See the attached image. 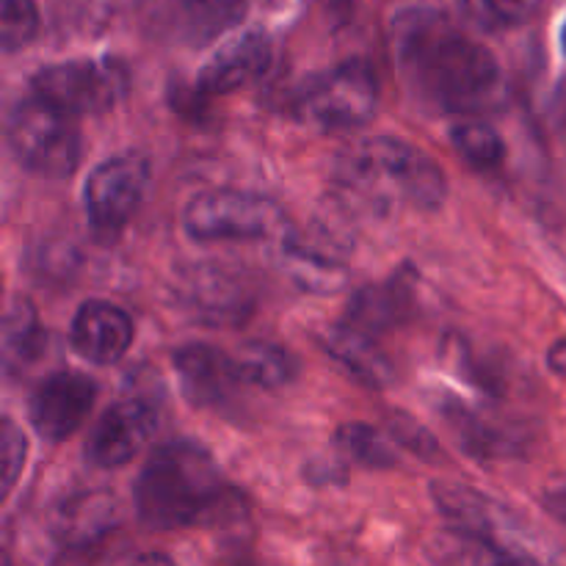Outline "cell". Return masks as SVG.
I'll return each instance as SVG.
<instances>
[{
	"label": "cell",
	"instance_id": "cell-27",
	"mask_svg": "<svg viewBox=\"0 0 566 566\" xmlns=\"http://www.w3.org/2000/svg\"><path fill=\"white\" fill-rule=\"evenodd\" d=\"M387 426H390L392 440H396L401 448H407L409 453H415V457L420 459L440 457V442H437V437L431 434L426 426H420L418 420L409 418V415H392V418L387 420Z\"/></svg>",
	"mask_w": 566,
	"mask_h": 566
},
{
	"label": "cell",
	"instance_id": "cell-22",
	"mask_svg": "<svg viewBox=\"0 0 566 566\" xmlns=\"http://www.w3.org/2000/svg\"><path fill=\"white\" fill-rule=\"evenodd\" d=\"M451 144L459 158L468 160L473 169L492 171L506 160V144L492 125L481 119H464L451 127Z\"/></svg>",
	"mask_w": 566,
	"mask_h": 566
},
{
	"label": "cell",
	"instance_id": "cell-25",
	"mask_svg": "<svg viewBox=\"0 0 566 566\" xmlns=\"http://www.w3.org/2000/svg\"><path fill=\"white\" fill-rule=\"evenodd\" d=\"M0 39L6 53L25 48L39 31V11L33 0H3L0 3Z\"/></svg>",
	"mask_w": 566,
	"mask_h": 566
},
{
	"label": "cell",
	"instance_id": "cell-15",
	"mask_svg": "<svg viewBox=\"0 0 566 566\" xmlns=\"http://www.w3.org/2000/svg\"><path fill=\"white\" fill-rule=\"evenodd\" d=\"M326 348L365 387L381 390V387H387L392 381V363L379 348L376 335L359 329L352 321H343V324L332 326L329 335H326Z\"/></svg>",
	"mask_w": 566,
	"mask_h": 566
},
{
	"label": "cell",
	"instance_id": "cell-31",
	"mask_svg": "<svg viewBox=\"0 0 566 566\" xmlns=\"http://www.w3.org/2000/svg\"><path fill=\"white\" fill-rule=\"evenodd\" d=\"M562 42H564V50H566V25H564V33H562Z\"/></svg>",
	"mask_w": 566,
	"mask_h": 566
},
{
	"label": "cell",
	"instance_id": "cell-7",
	"mask_svg": "<svg viewBox=\"0 0 566 566\" xmlns=\"http://www.w3.org/2000/svg\"><path fill=\"white\" fill-rule=\"evenodd\" d=\"M127 70L119 61H61L33 75L36 97L55 105L66 116H97L114 108L127 92Z\"/></svg>",
	"mask_w": 566,
	"mask_h": 566
},
{
	"label": "cell",
	"instance_id": "cell-28",
	"mask_svg": "<svg viewBox=\"0 0 566 566\" xmlns=\"http://www.w3.org/2000/svg\"><path fill=\"white\" fill-rule=\"evenodd\" d=\"M3 429H0V453H3V492L9 495L14 490L17 479H20L22 468H25L28 457V440L22 434L20 426L11 418H3Z\"/></svg>",
	"mask_w": 566,
	"mask_h": 566
},
{
	"label": "cell",
	"instance_id": "cell-8",
	"mask_svg": "<svg viewBox=\"0 0 566 566\" xmlns=\"http://www.w3.org/2000/svg\"><path fill=\"white\" fill-rule=\"evenodd\" d=\"M149 160L122 153L103 160L86 180V213L99 232H116L142 210L149 191Z\"/></svg>",
	"mask_w": 566,
	"mask_h": 566
},
{
	"label": "cell",
	"instance_id": "cell-5",
	"mask_svg": "<svg viewBox=\"0 0 566 566\" xmlns=\"http://www.w3.org/2000/svg\"><path fill=\"white\" fill-rule=\"evenodd\" d=\"M296 116L324 130H354L379 111V83L365 61H346L310 77L296 94Z\"/></svg>",
	"mask_w": 566,
	"mask_h": 566
},
{
	"label": "cell",
	"instance_id": "cell-17",
	"mask_svg": "<svg viewBox=\"0 0 566 566\" xmlns=\"http://www.w3.org/2000/svg\"><path fill=\"white\" fill-rule=\"evenodd\" d=\"M188 304L199 318L208 321H232L243 315V293L232 276L216 269H197L191 280L186 282Z\"/></svg>",
	"mask_w": 566,
	"mask_h": 566
},
{
	"label": "cell",
	"instance_id": "cell-20",
	"mask_svg": "<svg viewBox=\"0 0 566 566\" xmlns=\"http://www.w3.org/2000/svg\"><path fill=\"white\" fill-rule=\"evenodd\" d=\"M235 363L243 385L260 387V390H280L287 381H293L298 370L296 357L285 346H276L269 340L247 343Z\"/></svg>",
	"mask_w": 566,
	"mask_h": 566
},
{
	"label": "cell",
	"instance_id": "cell-3",
	"mask_svg": "<svg viewBox=\"0 0 566 566\" xmlns=\"http://www.w3.org/2000/svg\"><path fill=\"white\" fill-rule=\"evenodd\" d=\"M335 186L370 210H437L448 182L440 166L415 144L390 136L348 144L335 158Z\"/></svg>",
	"mask_w": 566,
	"mask_h": 566
},
{
	"label": "cell",
	"instance_id": "cell-30",
	"mask_svg": "<svg viewBox=\"0 0 566 566\" xmlns=\"http://www.w3.org/2000/svg\"><path fill=\"white\" fill-rule=\"evenodd\" d=\"M127 566H177L171 562L169 556H164V553H147V556H138L136 562H130Z\"/></svg>",
	"mask_w": 566,
	"mask_h": 566
},
{
	"label": "cell",
	"instance_id": "cell-2",
	"mask_svg": "<svg viewBox=\"0 0 566 566\" xmlns=\"http://www.w3.org/2000/svg\"><path fill=\"white\" fill-rule=\"evenodd\" d=\"M136 509L153 528H197L230 509V486L208 448L171 440L149 453L136 481Z\"/></svg>",
	"mask_w": 566,
	"mask_h": 566
},
{
	"label": "cell",
	"instance_id": "cell-24",
	"mask_svg": "<svg viewBox=\"0 0 566 566\" xmlns=\"http://www.w3.org/2000/svg\"><path fill=\"white\" fill-rule=\"evenodd\" d=\"M464 11L490 31L520 28L534 20L545 0H462Z\"/></svg>",
	"mask_w": 566,
	"mask_h": 566
},
{
	"label": "cell",
	"instance_id": "cell-18",
	"mask_svg": "<svg viewBox=\"0 0 566 566\" xmlns=\"http://www.w3.org/2000/svg\"><path fill=\"white\" fill-rule=\"evenodd\" d=\"M431 495L453 531L495 539V520H492V506L484 495L462 484H451V481H437L431 486Z\"/></svg>",
	"mask_w": 566,
	"mask_h": 566
},
{
	"label": "cell",
	"instance_id": "cell-19",
	"mask_svg": "<svg viewBox=\"0 0 566 566\" xmlns=\"http://www.w3.org/2000/svg\"><path fill=\"white\" fill-rule=\"evenodd\" d=\"M409 313V287L401 282H387V285H368L354 296L348 318L359 329L379 335L403 321Z\"/></svg>",
	"mask_w": 566,
	"mask_h": 566
},
{
	"label": "cell",
	"instance_id": "cell-9",
	"mask_svg": "<svg viewBox=\"0 0 566 566\" xmlns=\"http://www.w3.org/2000/svg\"><path fill=\"white\" fill-rule=\"evenodd\" d=\"M249 0H144V20L169 42L202 48L235 28Z\"/></svg>",
	"mask_w": 566,
	"mask_h": 566
},
{
	"label": "cell",
	"instance_id": "cell-6",
	"mask_svg": "<svg viewBox=\"0 0 566 566\" xmlns=\"http://www.w3.org/2000/svg\"><path fill=\"white\" fill-rule=\"evenodd\" d=\"M285 210L269 197L247 191H210L191 199L182 230L199 243L260 241L285 230Z\"/></svg>",
	"mask_w": 566,
	"mask_h": 566
},
{
	"label": "cell",
	"instance_id": "cell-23",
	"mask_svg": "<svg viewBox=\"0 0 566 566\" xmlns=\"http://www.w3.org/2000/svg\"><path fill=\"white\" fill-rule=\"evenodd\" d=\"M335 446L363 468L385 470L396 464V451L376 429L365 423H346L337 429Z\"/></svg>",
	"mask_w": 566,
	"mask_h": 566
},
{
	"label": "cell",
	"instance_id": "cell-4",
	"mask_svg": "<svg viewBox=\"0 0 566 566\" xmlns=\"http://www.w3.org/2000/svg\"><path fill=\"white\" fill-rule=\"evenodd\" d=\"M6 136L14 158L39 177H70L81 164L75 119L36 94L14 105Z\"/></svg>",
	"mask_w": 566,
	"mask_h": 566
},
{
	"label": "cell",
	"instance_id": "cell-1",
	"mask_svg": "<svg viewBox=\"0 0 566 566\" xmlns=\"http://www.w3.org/2000/svg\"><path fill=\"white\" fill-rule=\"evenodd\" d=\"M396 59L409 88L440 111L481 114L506 99L495 53L440 11L412 9L398 17Z\"/></svg>",
	"mask_w": 566,
	"mask_h": 566
},
{
	"label": "cell",
	"instance_id": "cell-29",
	"mask_svg": "<svg viewBox=\"0 0 566 566\" xmlns=\"http://www.w3.org/2000/svg\"><path fill=\"white\" fill-rule=\"evenodd\" d=\"M547 365H551V368L556 370L558 376H564V379H566V337H564V340H558L556 346L547 352Z\"/></svg>",
	"mask_w": 566,
	"mask_h": 566
},
{
	"label": "cell",
	"instance_id": "cell-26",
	"mask_svg": "<svg viewBox=\"0 0 566 566\" xmlns=\"http://www.w3.org/2000/svg\"><path fill=\"white\" fill-rule=\"evenodd\" d=\"M451 426L457 429L462 446H468V451L475 453V457L486 459L512 451V440H506L501 431L490 429V426H484L481 420H475V415H470L468 409H453Z\"/></svg>",
	"mask_w": 566,
	"mask_h": 566
},
{
	"label": "cell",
	"instance_id": "cell-12",
	"mask_svg": "<svg viewBox=\"0 0 566 566\" xmlns=\"http://www.w3.org/2000/svg\"><path fill=\"white\" fill-rule=\"evenodd\" d=\"M175 370L180 390L193 407L221 409L235 398L243 385L235 357L219 352L216 346L191 343L175 352Z\"/></svg>",
	"mask_w": 566,
	"mask_h": 566
},
{
	"label": "cell",
	"instance_id": "cell-21",
	"mask_svg": "<svg viewBox=\"0 0 566 566\" xmlns=\"http://www.w3.org/2000/svg\"><path fill=\"white\" fill-rule=\"evenodd\" d=\"M44 329L31 302H14L3 321V363L9 370L25 368L42 354Z\"/></svg>",
	"mask_w": 566,
	"mask_h": 566
},
{
	"label": "cell",
	"instance_id": "cell-13",
	"mask_svg": "<svg viewBox=\"0 0 566 566\" xmlns=\"http://www.w3.org/2000/svg\"><path fill=\"white\" fill-rule=\"evenodd\" d=\"M271 59H274V48H271L269 33L258 31V28L238 33L205 61L197 77V88L210 97L238 92L263 77L271 66Z\"/></svg>",
	"mask_w": 566,
	"mask_h": 566
},
{
	"label": "cell",
	"instance_id": "cell-11",
	"mask_svg": "<svg viewBox=\"0 0 566 566\" xmlns=\"http://www.w3.org/2000/svg\"><path fill=\"white\" fill-rule=\"evenodd\" d=\"M158 415L142 398H125L103 412L86 440V459L94 468H122L153 440Z\"/></svg>",
	"mask_w": 566,
	"mask_h": 566
},
{
	"label": "cell",
	"instance_id": "cell-10",
	"mask_svg": "<svg viewBox=\"0 0 566 566\" xmlns=\"http://www.w3.org/2000/svg\"><path fill=\"white\" fill-rule=\"evenodd\" d=\"M97 398V385L77 370H55L33 390L28 401V418L39 437L64 442L88 418Z\"/></svg>",
	"mask_w": 566,
	"mask_h": 566
},
{
	"label": "cell",
	"instance_id": "cell-16",
	"mask_svg": "<svg viewBox=\"0 0 566 566\" xmlns=\"http://www.w3.org/2000/svg\"><path fill=\"white\" fill-rule=\"evenodd\" d=\"M437 566H539L534 558L501 545L490 536L462 534L448 528L429 547Z\"/></svg>",
	"mask_w": 566,
	"mask_h": 566
},
{
	"label": "cell",
	"instance_id": "cell-14",
	"mask_svg": "<svg viewBox=\"0 0 566 566\" xmlns=\"http://www.w3.org/2000/svg\"><path fill=\"white\" fill-rule=\"evenodd\" d=\"M133 321L111 302H86L72 318L70 340L83 359L94 365H114L130 348Z\"/></svg>",
	"mask_w": 566,
	"mask_h": 566
}]
</instances>
